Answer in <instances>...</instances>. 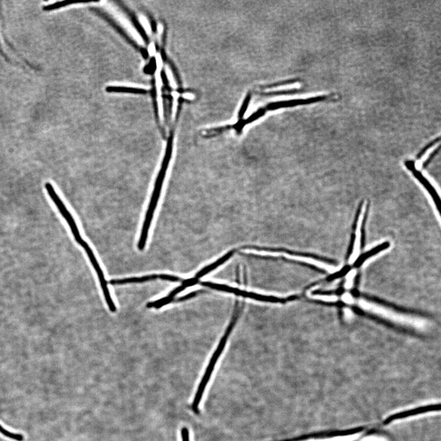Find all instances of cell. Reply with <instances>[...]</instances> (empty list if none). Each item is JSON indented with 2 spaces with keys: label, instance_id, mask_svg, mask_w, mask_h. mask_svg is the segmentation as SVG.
Masks as SVG:
<instances>
[{
  "label": "cell",
  "instance_id": "cell-23",
  "mask_svg": "<svg viewBox=\"0 0 441 441\" xmlns=\"http://www.w3.org/2000/svg\"><path fill=\"white\" fill-rule=\"evenodd\" d=\"M149 52H150V54L151 55H154L155 54V47L154 44H151L150 46L149 47Z\"/></svg>",
  "mask_w": 441,
  "mask_h": 441
},
{
  "label": "cell",
  "instance_id": "cell-8",
  "mask_svg": "<svg viewBox=\"0 0 441 441\" xmlns=\"http://www.w3.org/2000/svg\"><path fill=\"white\" fill-rule=\"evenodd\" d=\"M440 404H430V405L420 407V408L410 409V410L401 412V413H397L385 419L384 421V425H389L392 421L398 420V419H404L408 418L409 416L418 415V414L427 413V412L440 411Z\"/></svg>",
  "mask_w": 441,
  "mask_h": 441
},
{
  "label": "cell",
  "instance_id": "cell-14",
  "mask_svg": "<svg viewBox=\"0 0 441 441\" xmlns=\"http://www.w3.org/2000/svg\"><path fill=\"white\" fill-rule=\"evenodd\" d=\"M363 204L364 201L362 200V201L360 202V203L358 205L357 208L355 216H354L353 225H352V231H353V232H356L357 229L358 223L359 219H360L361 211H362Z\"/></svg>",
  "mask_w": 441,
  "mask_h": 441
},
{
  "label": "cell",
  "instance_id": "cell-2",
  "mask_svg": "<svg viewBox=\"0 0 441 441\" xmlns=\"http://www.w3.org/2000/svg\"><path fill=\"white\" fill-rule=\"evenodd\" d=\"M248 252L230 251L218 266L202 274L206 279L201 283L280 298L297 295L310 286V272L315 265L293 255Z\"/></svg>",
  "mask_w": 441,
  "mask_h": 441
},
{
  "label": "cell",
  "instance_id": "cell-17",
  "mask_svg": "<svg viewBox=\"0 0 441 441\" xmlns=\"http://www.w3.org/2000/svg\"><path fill=\"white\" fill-rule=\"evenodd\" d=\"M298 90H283V91H272V92L268 93H259V95L264 96H277V95H292V94H295L296 93H298Z\"/></svg>",
  "mask_w": 441,
  "mask_h": 441
},
{
  "label": "cell",
  "instance_id": "cell-9",
  "mask_svg": "<svg viewBox=\"0 0 441 441\" xmlns=\"http://www.w3.org/2000/svg\"><path fill=\"white\" fill-rule=\"evenodd\" d=\"M108 7H109V10L112 12L113 14H114L118 19H119L120 22L124 25V27L127 29V30L131 34L137 42L140 43V44H143V40H142L141 36L137 32L136 29L133 27V26L131 25V24L129 23V21H127L126 19L125 18L124 16H121V14H120L119 11H116V9H115L114 7L111 6Z\"/></svg>",
  "mask_w": 441,
  "mask_h": 441
},
{
  "label": "cell",
  "instance_id": "cell-3",
  "mask_svg": "<svg viewBox=\"0 0 441 441\" xmlns=\"http://www.w3.org/2000/svg\"><path fill=\"white\" fill-rule=\"evenodd\" d=\"M173 144V132L170 134L169 138L168 139L167 147L165 156H164L162 165L159 172L157 179H156L154 187L152 196L150 200V203L148 205V208L147 210L146 218L144 219L143 227H142L141 237H140L139 242L138 243L139 249L142 251L146 247L147 238H148L149 231L151 226V222H152L154 213H155L156 207L158 203L159 199H160L161 193V189H162L164 181H165L166 173H167L168 165H169L171 156L172 155Z\"/></svg>",
  "mask_w": 441,
  "mask_h": 441
},
{
  "label": "cell",
  "instance_id": "cell-20",
  "mask_svg": "<svg viewBox=\"0 0 441 441\" xmlns=\"http://www.w3.org/2000/svg\"><path fill=\"white\" fill-rule=\"evenodd\" d=\"M181 435H182V441H189V430L186 427H183L181 430Z\"/></svg>",
  "mask_w": 441,
  "mask_h": 441
},
{
  "label": "cell",
  "instance_id": "cell-1",
  "mask_svg": "<svg viewBox=\"0 0 441 441\" xmlns=\"http://www.w3.org/2000/svg\"><path fill=\"white\" fill-rule=\"evenodd\" d=\"M49 297L45 267L0 266V353L33 346L46 319Z\"/></svg>",
  "mask_w": 441,
  "mask_h": 441
},
{
  "label": "cell",
  "instance_id": "cell-22",
  "mask_svg": "<svg viewBox=\"0 0 441 441\" xmlns=\"http://www.w3.org/2000/svg\"><path fill=\"white\" fill-rule=\"evenodd\" d=\"M140 19H141V23L142 24V25H143L145 30H146L148 33H150L151 28L148 21H147V19L144 18V17H141V18H140Z\"/></svg>",
  "mask_w": 441,
  "mask_h": 441
},
{
  "label": "cell",
  "instance_id": "cell-10",
  "mask_svg": "<svg viewBox=\"0 0 441 441\" xmlns=\"http://www.w3.org/2000/svg\"><path fill=\"white\" fill-rule=\"evenodd\" d=\"M159 278V274H151V275L144 276L142 277H134L120 279H112L109 283L112 285H122L127 283H139L144 282L156 280Z\"/></svg>",
  "mask_w": 441,
  "mask_h": 441
},
{
  "label": "cell",
  "instance_id": "cell-7",
  "mask_svg": "<svg viewBox=\"0 0 441 441\" xmlns=\"http://www.w3.org/2000/svg\"><path fill=\"white\" fill-rule=\"evenodd\" d=\"M328 96H319L316 97L305 99V100H294L290 101H280V102L272 103L269 104L264 108L267 111L268 110H274L279 108L294 107V106L310 105V104L319 102V101L327 100Z\"/></svg>",
  "mask_w": 441,
  "mask_h": 441
},
{
  "label": "cell",
  "instance_id": "cell-11",
  "mask_svg": "<svg viewBox=\"0 0 441 441\" xmlns=\"http://www.w3.org/2000/svg\"><path fill=\"white\" fill-rule=\"evenodd\" d=\"M390 245V244L389 242H385L377 246V247L373 248V249L370 250L369 252L364 253V254L360 255V256L358 257V258L357 259V261L355 262L356 266L357 267L361 266V264L365 262L366 259L373 256V255L382 252L383 250L387 249L388 248H389Z\"/></svg>",
  "mask_w": 441,
  "mask_h": 441
},
{
  "label": "cell",
  "instance_id": "cell-19",
  "mask_svg": "<svg viewBox=\"0 0 441 441\" xmlns=\"http://www.w3.org/2000/svg\"><path fill=\"white\" fill-rule=\"evenodd\" d=\"M159 279L162 280L169 281L172 282H181L183 281L184 279L179 278V277L169 275V274H159Z\"/></svg>",
  "mask_w": 441,
  "mask_h": 441
},
{
  "label": "cell",
  "instance_id": "cell-4",
  "mask_svg": "<svg viewBox=\"0 0 441 441\" xmlns=\"http://www.w3.org/2000/svg\"><path fill=\"white\" fill-rule=\"evenodd\" d=\"M45 187L50 199L54 202L57 208L59 210L60 214L63 217L65 220H66L67 225H69L70 229H71L72 235H73L74 237L75 238L76 242H78L79 244H80L84 240L81 237L80 231H79L78 226H77L75 219H74L71 213H70L68 210L67 209L66 206H65L63 202L62 201L61 198H60L59 195L57 193L56 191H55V189H54V187L52 186L51 183H50L49 182L45 183Z\"/></svg>",
  "mask_w": 441,
  "mask_h": 441
},
{
  "label": "cell",
  "instance_id": "cell-13",
  "mask_svg": "<svg viewBox=\"0 0 441 441\" xmlns=\"http://www.w3.org/2000/svg\"><path fill=\"white\" fill-rule=\"evenodd\" d=\"M108 91H114V92H127L137 94H144L147 91L144 88L132 87V86H109L107 88Z\"/></svg>",
  "mask_w": 441,
  "mask_h": 441
},
{
  "label": "cell",
  "instance_id": "cell-6",
  "mask_svg": "<svg viewBox=\"0 0 441 441\" xmlns=\"http://www.w3.org/2000/svg\"><path fill=\"white\" fill-rule=\"evenodd\" d=\"M404 165H405L406 168H408L409 170L411 171L414 177H415L423 185V187L427 189L428 193L432 197L433 201L435 202L436 209H437L439 213L440 214L441 199L440 195H439L438 192L436 191L435 188H434L430 182L426 179L425 176H424L420 171L417 169L415 161L413 160H406L404 161Z\"/></svg>",
  "mask_w": 441,
  "mask_h": 441
},
{
  "label": "cell",
  "instance_id": "cell-12",
  "mask_svg": "<svg viewBox=\"0 0 441 441\" xmlns=\"http://www.w3.org/2000/svg\"><path fill=\"white\" fill-rule=\"evenodd\" d=\"M370 201H368L365 207V213H364L362 222H361L360 228V248L363 249L365 246L366 240V225L367 222L368 216H369L370 209Z\"/></svg>",
  "mask_w": 441,
  "mask_h": 441
},
{
  "label": "cell",
  "instance_id": "cell-15",
  "mask_svg": "<svg viewBox=\"0 0 441 441\" xmlns=\"http://www.w3.org/2000/svg\"><path fill=\"white\" fill-rule=\"evenodd\" d=\"M440 141H441V137H437V138L434 139L433 141L430 142V143L426 145V146L425 147H424V148L422 149V150H420V152H419L418 154V155H417V156H416L417 160H420V159L423 157V156L424 155H425V154L426 153V151H427L429 150V149H430L431 148V147H433L434 146H435V145L436 144L439 143V142H440Z\"/></svg>",
  "mask_w": 441,
  "mask_h": 441
},
{
  "label": "cell",
  "instance_id": "cell-21",
  "mask_svg": "<svg viewBox=\"0 0 441 441\" xmlns=\"http://www.w3.org/2000/svg\"><path fill=\"white\" fill-rule=\"evenodd\" d=\"M166 74H167L168 78V81H169L171 86H172L173 88L176 87V84L175 83L174 79H173L172 72L169 68L168 67H166Z\"/></svg>",
  "mask_w": 441,
  "mask_h": 441
},
{
  "label": "cell",
  "instance_id": "cell-16",
  "mask_svg": "<svg viewBox=\"0 0 441 441\" xmlns=\"http://www.w3.org/2000/svg\"><path fill=\"white\" fill-rule=\"evenodd\" d=\"M251 99H252V95L249 93L248 94L247 96H246L244 102H243L242 107H241L240 111L238 112V120L243 119L245 113L247 111L248 105H249Z\"/></svg>",
  "mask_w": 441,
  "mask_h": 441
},
{
  "label": "cell",
  "instance_id": "cell-5",
  "mask_svg": "<svg viewBox=\"0 0 441 441\" xmlns=\"http://www.w3.org/2000/svg\"><path fill=\"white\" fill-rule=\"evenodd\" d=\"M365 426H359V427L349 429L346 430H335L329 431H321V432L312 433L306 434L297 437L285 439L278 441H304L311 439H322L337 437V436H345L355 435L356 433L361 432L365 430Z\"/></svg>",
  "mask_w": 441,
  "mask_h": 441
},
{
  "label": "cell",
  "instance_id": "cell-18",
  "mask_svg": "<svg viewBox=\"0 0 441 441\" xmlns=\"http://www.w3.org/2000/svg\"><path fill=\"white\" fill-rule=\"evenodd\" d=\"M441 150V146H439L437 148L435 149L429 155L428 158L426 159V160L424 161V163L422 165V168L423 169H425V168H428V166L430 165L431 161L433 160V159L435 158L436 155H437L440 152Z\"/></svg>",
  "mask_w": 441,
  "mask_h": 441
},
{
  "label": "cell",
  "instance_id": "cell-24",
  "mask_svg": "<svg viewBox=\"0 0 441 441\" xmlns=\"http://www.w3.org/2000/svg\"><path fill=\"white\" fill-rule=\"evenodd\" d=\"M183 97L187 99H193L194 96L191 95V94L187 93L185 95H183Z\"/></svg>",
  "mask_w": 441,
  "mask_h": 441
}]
</instances>
